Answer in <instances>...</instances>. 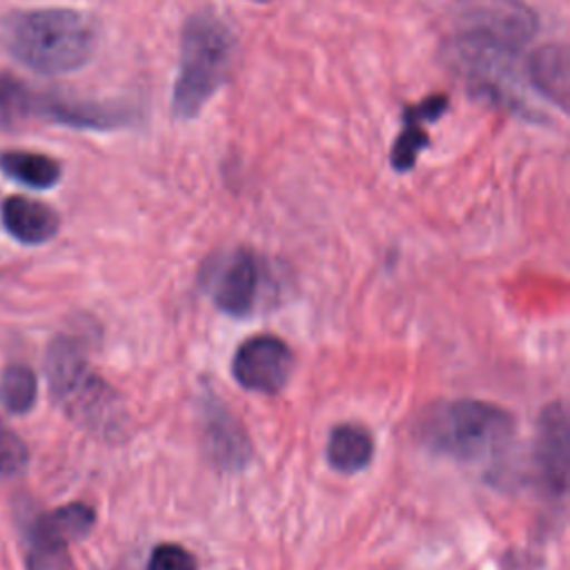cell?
<instances>
[{
    "label": "cell",
    "instance_id": "12",
    "mask_svg": "<svg viewBox=\"0 0 570 570\" xmlns=\"http://www.w3.org/2000/svg\"><path fill=\"white\" fill-rule=\"evenodd\" d=\"M445 109L448 98L443 94H434L403 111V131L396 136L390 154V163L396 171H410L414 167L419 154L428 147V134L423 131V125L436 120Z\"/></svg>",
    "mask_w": 570,
    "mask_h": 570
},
{
    "label": "cell",
    "instance_id": "16",
    "mask_svg": "<svg viewBox=\"0 0 570 570\" xmlns=\"http://www.w3.org/2000/svg\"><path fill=\"white\" fill-rule=\"evenodd\" d=\"M0 169L36 189L51 187L60 178V165L53 158L31 151H4L0 156Z\"/></svg>",
    "mask_w": 570,
    "mask_h": 570
},
{
    "label": "cell",
    "instance_id": "8",
    "mask_svg": "<svg viewBox=\"0 0 570 570\" xmlns=\"http://www.w3.org/2000/svg\"><path fill=\"white\" fill-rule=\"evenodd\" d=\"M294 370V354L285 341L272 334H258L240 343L234 354L232 372L240 387L276 394L285 387Z\"/></svg>",
    "mask_w": 570,
    "mask_h": 570
},
{
    "label": "cell",
    "instance_id": "14",
    "mask_svg": "<svg viewBox=\"0 0 570 570\" xmlns=\"http://www.w3.org/2000/svg\"><path fill=\"white\" fill-rule=\"evenodd\" d=\"M2 223L20 243H45L58 232V214L45 203L11 196L2 203Z\"/></svg>",
    "mask_w": 570,
    "mask_h": 570
},
{
    "label": "cell",
    "instance_id": "11",
    "mask_svg": "<svg viewBox=\"0 0 570 570\" xmlns=\"http://www.w3.org/2000/svg\"><path fill=\"white\" fill-rule=\"evenodd\" d=\"M36 111L69 127L89 129H114L134 122L138 116L127 105L114 102H89V100H67V98H36Z\"/></svg>",
    "mask_w": 570,
    "mask_h": 570
},
{
    "label": "cell",
    "instance_id": "21",
    "mask_svg": "<svg viewBox=\"0 0 570 570\" xmlns=\"http://www.w3.org/2000/svg\"><path fill=\"white\" fill-rule=\"evenodd\" d=\"M254 2H272V0H254Z\"/></svg>",
    "mask_w": 570,
    "mask_h": 570
},
{
    "label": "cell",
    "instance_id": "6",
    "mask_svg": "<svg viewBox=\"0 0 570 570\" xmlns=\"http://www.w3.org/2000/svg\"><path fill=\"white\" fill-rule=\"evenodd\" d=\"M263 276V261L252 249L236 247L212 256L200 281L218 309L232 316H245L261 296Z\"/></svg>",
    "mask_w": 570,
    "mask_h": 570
},
{
    "label": "cell",
    "instance_id": "2",
    "mask_svg": "<svg viewBox=\"0 0 570 570\" xmlns=\"http://www.w3.org/2000/svg\"><path fill=\"white\" fill-rule=\"evenodd\" d=\"M2 47L40 73H67L82 67L98 42L96 22L76 9L11 11L0 20Z\"/></svg>",
    "mask_w": 570,
    "mask_h": 570
},
{
    "label": "cell",
    "instance_id": "13",
    "mask_svg": "<svg viewBox=\"0 0 570 570\" xmlns=\"http://www.w3.org/2000/svg\"><path fill=\"white\" fill-rule=\"evenodd\" d=\"M568 51L563 45H543L528 60V80L539 96L554 102L559 109H568Z\"/></svg>",
    "mask_w": 570,
    "mask_h": 570
},
{
    "label": "cell",
    "instance_id": "3",
    "mask_svg": "<svg viewBox=\"0 0 570 570\" xmlns=\"http://www.w3.org/2000/svg\"><path fill=\"white\" fill-rule=\"evenodd\" d=\"M416 436L430 452L461 463H481L508 448L514 419L488 401H443L421 414Z\"/></svg>",
    "mask_w": 570,
    "mask_h": 570
},
{
    "label": "cell",
    "instance_id": "7",
    "mask_svg": "<svg viewBox=\"0 0 570 570\" xmlns=\"http://www.w3.org/2000/svg\"><path fill=\"white\" fill-rule=\"evenodd\" d=\"M96 521L85 503H69L27 523V570H67L69 543L82 539Z\"/></svg>",
    "mask_w": 570,
    "mask_h": 570
},
{
    "label": "cell",
    "instance_id": "5",
    "mask_svg": "<svg viewBox=\"0 0 570 570\" xmlns=\"http://www.w3.org/2000/svg\"><path fill=\"white\" fill-rule=\"evenodd\" d=\"M47 379L56 403L82 428L111 434L120 428V405L114 390L89 367L82 350L67 336L47 350Z\"/></svg>",
    "mask_w": 570,
    "mask_h": 570
},
{
    "label": "cell",
    "instance_id": "15",
    "mask_svg": "<svg viewBox=\"0 0 570 570\" xmlns=\"http://www.w3.org/2000/svg\"><path fill=\"white\" fill-rule=\"evenodd\" d=\"M325 454L327 463L334 470L352 474L363 470L372 461L374 441L365 428L354 423H341L330 432Z\"/></svg>",
    "mask_w": 570,
    "mask_h": 570
},
{
    "label": "cell",
    "instance_id": "4",
    "mask_svg": "<svg viewBox=\"0 0 570 570\" xmlns=\"http://www.w3.org/2000/svg\"><path fill=\"white\" fill-rule=\"evenodd\" d=\"M232 33L214 13H194L183 29L178 76L171 94L176 118L189 120L223 85L232 60Z\"/></svg>",
    "mask_w": 570,
    "mask_h": 570
},
{
    "label": "cell",
    "instance_id": "9",
    "mask_svg": "<svg viewBox=\"0 0 570 570\" xmlns=\"http://www.w3.org/2000/svg\"><path fill=\"white\" fill-rule=\"evenodd\" d=\"M203 421L205 448L214 465L220 470L245 468L252 456V445L236 416L218 399H207Z\"/></svg>",
    "mask_w": 570,
    "mask_h": 570
},
{
    "label": "cell",
    "instance_id": "20",
    "mask_svg": "<svg viewBox=\"0 0 570 570\" xmlns=\"http://www.w3.org/2000/svg\"><path fill=\"white\" fill-rule=\"evenodd\" d=\"M147 570H198V563L189 550L178 543H160L154 548Z\"/></svg>",
    "mask_w": 570,
    "mask_h": 570
},
{
    "label": "cell",
    "instance_id": "17",
    "mask_svg": "<svg viewBox=\"0 0 570 570\" xmlns=\"http://www.w3.org/2000/svg\"><path fill=\"white\" fill-rule=\"evenodd\" d=\"M38 394L36 374L27 365H7L0 374V403L11 414H24L33 407Z\"/></svg>",
    "mask_w": 570,
    "mask_h": 570
},
{
    "label": "cell",
    "instance_id": "10",
    "mask_svg": "<svg viewBox=\"0 0 570 570\" xmlns=\"http://www.w3.org/2000/svg\"><path fill=\"white\" fill-rule=\"evenodd\" d=\"M568 416L561 403H552L543 410L539 421L537 461L546 485L561 494L568 485Z\"/></svg>",
    "mask_w": 570,
    "mask_h": 570
},
{
    "label": "cell",
    "instance_id": "19",
    "mask_svg": "<svg viewBox=\"0 0 570 570\" xmlns=\"http://www.w3.org/2000/svg\"><path fill=\"white\" fill-rule=\"evenodd\" d=\"M29 461V450L22 439L0 421V476L18 474Z\"/></svg>",
    "mask_w": 570,
    "mask_h": 570
},
{
    "label": "cell",
    "instance_id": "18",
    "mask_svg": "<svg viewBox=\"0 0 570 570\" xmlns=\"http://www.w3.org/2000/svg\"><path fill=\"white\" fill-rule=\"evenodd\" d=\"M36 114V96L13 76L0 73V127L13 129Z\"/></svg>",
    "mask_w": 570,
    "mask_h": 570
},
{
    "label": "cell",
    "instance_id": "1",
    "mask_svg": "<svg viewBox=\"0 0 570 570\" xmlns=\"http://www.w3.org/2000/svg\"><path fill=\"white\" fill-rule=\"evenodd\" d=\"M534 33L537 18L521 0H461L452 13L445 58L472 94L530 116L514 89L512 69Z\"/></svg>",
    "mask_w": 570,
    "mask_h": 570
}]
</instances>
